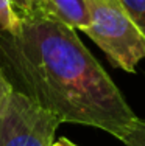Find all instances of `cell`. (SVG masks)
I'll return each mask as SVG.
<instances>
[{"label": "cell", "instance_id": "obj_1", "mask_svg": "<svg viewBox=\"0 0 145 146\" xmlns=\"http://www.w3.org/2000/svg\"><path fill=\"white\" fill-rule=\"evenodd\" d=\"M0 70L11 90L61 123L102 129L119 138L136 113L77 30L39 9L0 31Z\"/></svg>", "mask_w": 145, "mask_h": 146}, {"label": "cell", "instance_id": "obj_2", "mask_svg": "<svg viewBox=\"0 0 145 146\" xmlns=\"http://www.w3.org/2000/svg\"><path fill=\"white\" fill-rule=\"evenodd\" d=\"M89 23L86 33L112 65L134 73L145 59V37L119 0H86Z\"/></svg>", "mask_w": 145, "mask_h": 146}, {"label": "cell", "instance_id": "obj_3", "mask_svg": "<svg viewBox=\"0 0 145 146\" xmlns=\"http://www.w3.org/2000/svg\"><path fill=\"white\" fill-rule=\"evenodd\" d=\"M61 121L11 92L0 107V146H51Z\"/></svg>", "mask_w": 145, "mask_h": 146}, {"label": "cell", "instance_id": "obj_4", "mask_svg": "<svg viewBox=\"0 0 145 146\" xmlns=\"http://www.w3.org/2000/svg\"><path fill=\"white\" fill-rule=\"evenodd\" d=\"M44 11L50 13L74 30L83 31L89 23L86 0H39Z\"/></svg>", "mask_w": 145, "mask_h": 146}, {"label": "cell", "instance_id": "obj_5", "mask_svg": "<svg viewBox=\"0 0 145 146\" xmlns=\"http://www.w3.org/2000/svg\"><path fill=\"white\" fill-rule=\"evenodd\" d=\"M120 141L126 146H145V118L136 117V120L122 134Z\"/></svg>", "mask_w": 145, "mask_h": 146}, {"label": "cell", "instance_id": "obj_6", "mask_svg": "<svg viewBox=\"0 0 145 146\" xmlns=\"http://www.w3.org/2000/svg\"><path fill=\"white\" fill-rule=\"evenodd\" d=\"M134 25L145 37V0H119Z\"/></svg>", "mask_w": 145, "mask_h": 146}, {"label": "cell", "instance_id": "obj_7", "mask_svg": "<svg viewBox=\"0 0 145 146\" xmlns=\"http://www.w3.org/2000/svg\"><path fill=\"white\" fill-rule=\"evenodd\" d=\"M17 25L19 16L11 0H0V31H13Z\"/></svg>", "mask_w": 145, "mask_h": 146}, {"label": "cell", "instance_id": "obj_8", "mask_svg": "<svg viewBox=\"0 0 145 146\" xmlns=\"http://www.w3.org/2000/svg\"><path fill=\"white\" fill-rule=\"evenodd\" d=\"M13 6H14L17 16H27L33 14V13L42 9L39 0H11Z\"/></svg>", "mask_w": 145, "mask_h": 146}, {"label": "cell", "instance_id": "obj_9", "mask_svg": "<svg viewBox=\"0 0 145 146\" xmlns=\"http://www.w3.org/2000/svg\"><path fill=\"white\" fill-rule=\"evenodd\" d=\"M11 92H13V90H11V86L8 84L6 78L3 76L2 70H0V107H2V104L5 103L6 96H8Z\"/></svg>", "mask_w": 145, "mask_h": 146}, {"label": "cell", "instance_id": "obj_10", "mask_svg": "<svg viewBox=\"0 0 145 146\" xmlns=\"http://www.w3.org/2000/svg\"><path fill=\"white\" fill-rule=\"evenodd\" d=\"M51 146H78V145H75L74 141L67 140V138H59L58 141H53Z\"/></svg>", "mask_w": 145, "mask_h": 146}]
</instances>
